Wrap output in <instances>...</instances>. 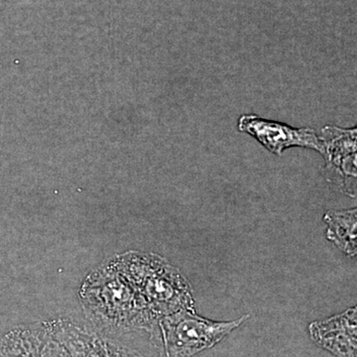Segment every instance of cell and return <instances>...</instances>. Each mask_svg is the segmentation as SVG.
I'll return each instance as SVG.
<instances>
[{
	"mask_svg": "<svg viewBox=\"0 0 357 357\" xmlns=\"http://www.w3.org/2000/svg\"><path fill=\"white\" fill-rule=\"evenodd\" d=\"M319 138L324 145L326 180L340 192L356 198V128L326 126Z\"/></svg>",
	"mask_w": 357,
	"mask_h": 357,
	"instance_id": "5b68a950",
	"label": "cell"
},
{
	"mask_svg": "<svg viewBox=\"0 0 357 357\" xmlns=\"http://www.w3.org/2000/svg\"><path fill=\"white\" fill-rule=\"evenodd\" d=\"M115 262L159 321L182 310L196 311L191 284L164 258L130 252Z\"/></svg>",
	"mask_w": 357,
	"mask_h": 357,
	"instance_id": "7a4b0ae2",
	"label": "cell"
},
{
	"mask_svg": "<svg viewBox=\"0 0 357 357\" xmlns=\"http://www.w3.org/2000/svg\"><path fill=\"white\" fill-rule=\"evenodd\" d=\"M238 130L252 136L268 151L278 156L292 147L309 148L321 155L324 152L323 142L312 128H295L258 115L244 114L239 117Z\"/></svg>",
	"mask_w": 357,
	"mask_h": 357,
	"instance_id": "8992f818",
	"label": "cell"
},
{
	"mask_svg": "<svg viewBox=\"0 0 357 357\" xmlns=\"http://www.w3.org/2000/svg\"><path fill=\"white\" fill-rule=\"evenodd\" d=\"M309 333L314 344L333 356L357 357L356 307L324 321H312Z\"/></svg>",
	"mask_w": 357,
	"mask_h": 357,
	"instance_id": "52a82bcc",
	"label": "cell"
},
{
	"mask_svg": "<svg viewBox=\"0 0 357 357\" xmlns=\"http://www.w3.org/2000/svg\"><path fill=\"white\" fill-rule=\"evenodd\" d=\"M324 222L326 227V238L335 243L340 251L356 257L357 255V210L328 211Z\"/></svg>",
	"mask_w": 357,
	"mask_h": 357,
	"instance_id": "9c48e42d",
	"label": "cell"
},
{
	"mask_svg": "<svg viewBox=\"0 0 357 357\" xmlns=\"http://www.w3.org/2000/svg\"><path fill=\"white\" fill-rule=\"evenodd\" d=\"M84 298L96 324L107 330L131 333L158 328L159 319L116 262L89 279Z\"/></svg>",
	"mask_w": 357,
	"mask_h": 357,
	"instance_id": "6da1fadb",
	"label": "cell"
},
{
	"mask_svg": "<svg viewBox=\"0 0 357 357\" xmlns=\"http://www.w3.org/2000/svg\"><path fill=\"white\" fill-rule=\"evenodd\" d=\"M44 326L65 357H166L159 326L145 331L136 344H126L68 319Z\"/></svg>",
	"mask_w": 357,
	"mask_h": 357,
	"instance_id": "3957f363",
	"label": "cell"
},
{
	"mask_svg": "<svg viewBox=\"0 0 357 357\" xmlns=\"http://www.w3.org/2000/svg\"><path fill=\"white\" fill-rule=\"evenodd\" d=\"M0 357H65L45 326L17 328L7 333L0 344Z\"/></svg>",
	"mask_w": 357,
	"mask_h": 357,
	"instance_id": "ba28073f",
	"label": "cell"
},
{
	"mask_svg": "<svg viewBox=\"0 0 357 357\" xmlns=\"http://www.w3.org/2000/svg\"><path fill=\"white\" fill-rule=\"evenodd\" d=\"M249 318L245 314L234 321H215L191 310L164 317L158 326L166 357H194L220 344Z\"/></svg>",
	"mask_w": 357,
	"mask_h": 357,
	"instance_id": "277c9868",
	"label": "cell"
}]
</instances>
